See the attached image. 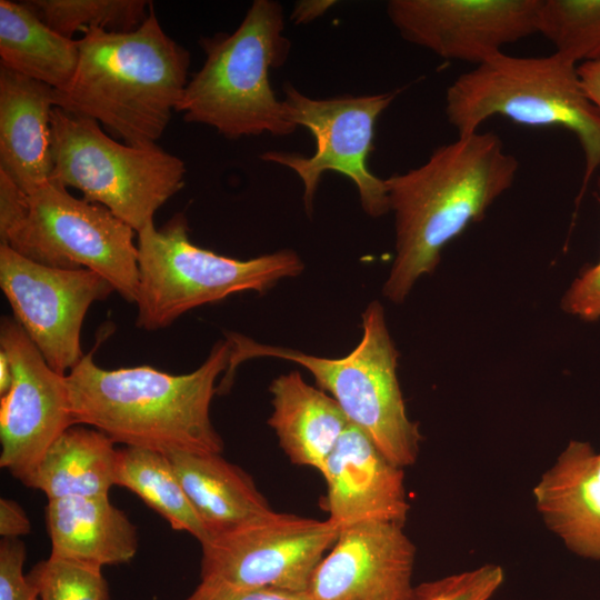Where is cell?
Wrapping results in <instances>:
<instances>
[{"label":"cell","mask_w":600,"mask_h":600,"mask_svg":"<svg viewBox=\"0 0 600 600\" xmlns=\"http://www.w3.org/2000/svg\"><path fill=\"white\" fill-rule=\"evenodd\" d=\"M336 1L332 0H312L300 1L294 6L292 19L294 23H308L326 13Z\"/></svg>","instance_id":"35"},{"label":"cell","mask_w":600,"mask_h":600,"mask_svg":"<svg viewBox=\"0 0 600 600\" xmlns=\"http://www.w3.org/2000/svg\"><path fill=\"white\" fill-rule=\"evenodd\" d=\"M27 204L23 219L0 244L44 266L94 271L134 303L138 248L130 226L53 180L27 194Z\"/></svg>","instance_id":"9"},{"label":"cell","mask_w":600,"mask_h":600,"mask_svg":"<svg viewBox=\"0 0 600 600\" xmlns=\"http://www.w3.org/2000/svg\"><path fill=\"white\" fill-rule=\"evenodd\" d=\"M103 432L83 424L67 429L23 483L48 498L109 496L117 486L119 450Z\"/></svg>","instance_id":"22"},{"label":"cell","mask_w":600,"mask_h":600,"mask_svg":"<svg viewBox=\"0 0 600 600\" xmlns=\"http://www.w3.org/2000/svg\"><path fill=\"white\" fill-rule=\"evenodd\" d=\"M167 456L209 537L272 510L253 479L221 454Z\"/></svg>","instance_id":"21"},{"label":"cell","mask_w":600,"mask_h":600,"mask_svg":"<svg viewBox=\"0 0 600 600\" xmlns=\"http://www.w3.org/2000/svg\"><path fill=\"white\" fill-rule=\"evenodd\" d=\"M561 308L586 321L600 319V261L571 283L561 300Z\"/></svg>","instance_id":"30"},{"label":"cell","mask_w":600,"mask_h":600,"mask_svg":"<svg viewBox=\"0 0 600 600\" xmlns=\"http://www.w3.org/2000/svg\"><path fill=\"white\" fill-rule=\"evenodd\" d=\"M329 520L339 529L379 521L404 526L409 502L403 469L391 463L371 439L350 423L321 472Z\"/></svg>","instance_id":"16"},{"label":"cell","mask_w":600,"mask_h":600,"mask_svg":"<svg viewBox=\"0 0 600 600\" xmlns=\"http://www.w3.org/2000/svg\"><path fill=\"white\" fill-rule=\"evenodd\" d=\"M27 206V194L0 170V242H3L23 219Z\"/></svg>","instance_id":"32"},{"label":"cell","mask_w":600,"mask_h":600,"mask_svg":"<svg viewBox=\"0 0 600 600\" xmlns=\"http://www.w3.org/2000/svg\"><path fill=\"white\" fill-rule=\"evenodd\" d=\"M339 532L329 519L270 510L202 542L200 580L306 592Z\"/></svg>","instance_id":"11"},{"label":"cell","mask_w":600,"mask_h":600,"mask_svg":"<svg viewBox=\"0 0 600 600\" xmlns=\"http://www.w3.org/2000/svg\"><path fill=\"white\" fill-rule=\"evenodd\" d=\"M40 600V599H39Z\"/></svg>","instance_id":"37"},{"label":"cell","mask_w":600,"mask_h":600,"mask_svg":"<svg viewBox=\"0 0 600 600\" xmlns=\"http://www.w3.org/2000/svg\"><path fill=\"white\" fill-rule=\"evenodd\" d=\"M54 89L0 64V170L29 194L52 172Z\"/></svg>","instance_id":"18"},{"label":"cell","mask_w":600,"mask_h":600,"mask_svg":"<svg viewBox=\"0 0 600 600\" xmlns=\"http://www.w3.org/2000/svg\"><path fill=\"white\" fill-rule=\"evenodd\" d=\"M31 522L22 509L14 500L0 499V534L2 538H20L29 534Z\"/></svg>","instance_id":"33"},{"label":"cell","mask_w":600,"mask_h":600,"mask_svg":"<svg viewBox=\"0 0 600 600\" xmlns=\"http://www.w3.org/2000/svg\"><path fill=\"white\" fill-rule=\"evenodd\" d=\"M137 248L136 324L148 331L167 328L189 310L234 293H263L304 268L289 249L240 260L198 247L189 238L183 213L159 229L153 222L146 226L138 232Z\"/></svg>","instance_id":"7"},{"label":"cell","mask_w":600,"mask_h":600,"mask_svg":"<svg viewBox=\"0 0 600 600\" xmlns=\"http://www.w3.org/2000/svg\"><path fill=\"white\" fill-rule=\"evenodd\" d=\"M0 57L1 66L62 90L77 70L78 40L52 30L24 2L1 0Z\"/></svg>","instance_id":"23"},{"label":"cell","mask_w":600,"mask_h":600,"mask_svg":"<svg viewBox=\"0 0 600 600\" xmlns=\"http://www.w3.org/2000/svg\"><path fill=\"white\" fill-rule=\"evenodd\" d=\"M26 546L20 538L0 542V600H39L37 588L23 574Z\"/></svg>","instance_id":"29"},{"label":"cell","mask_w":600,"mask_h":600,"mask_svg":"<svg viewBox=\"0 0 600 600\" xmlns=\"http://www.w3.org/2000/svg\"><path fill=\"white\" fill-rule=\"evenodd\" d=\"M51 557L102 568L127 563L138 551L137 527L109 496L48 500Z\"/></svg>","instance_id":"19"},{"label":"cell","mask_w":600,"mask_h":600,"mask_svg":"<svg viewBox=\"0 0 600 600\" xmlns=\"http://www.w3.org/2000/svg\"><path fill=\"white\" fill-rule=\"evenodd\" d=\"M284 104L290 121L310 131L316 151L310 157L294 152L267 151L260 158L291 169L303 184V203L312 212L321 177L336 171L356 186L363 211L379 218L390 211L384 179L368 167L373 149L374 127L380 114L392 103L399 90L361 96L313 99L284 84Z\"/></svg>","instance_id":"10"},{"label":"cell","mask_w":600,"mask_h":600,"mask_svg":"<svg viewBox=\"0 0 600 600\" xmlns=\"http://www.w3.org/2000/svg\"><path fill=\"white\" fill-rule=\"evenodd\" d=\"M283 31L282 6L254 0L233 32L201 38L206 60L188 81L177 112L184 121L212 127L228 139L293 133L297 126L269 79L290 53L291 42Z\"/></svg>","instance_id":"4"},{"label":"cell","mask_w":600,"mask_h":600,"mask_svg":"<svg viewBox=\"0 0 600 600\" xmlns=\"http://www.w3.org/2000/svg\"><path fill=\"white\" fill-rule=\"evenodd\" d=\"M52 30L72 39L92 28L116 32L137 29L152 2L146 0H31L24 2Z\"/></svg>","instance_id":"25"},{"label":"cell","mask_w":600,"mask_h":600,"mask_svg":"<svg viewBox=\"0 0 600 600\" xmlns=\"http://www.w3.org/2000/svg\"><path fill=\"white\" fill-rule=\"evenodd\" d=\"M361 326V340L341 358L318 357L229 334L231 356L219 391L230 389L237 367L246 360L271 357L298 363L391 463L402 469L411 466L418 459L422 437L418 423L407 413L397 376L399 352L379 301L364 309Z\"/></svg>","instance_id":"5"},{"label":"cell","mask_w":600,"mask_h":600,"mask_svg":"<svg viewBox=\"0 0 600 600\" xmlns=\"http://www.w3.org/2000/svg\"><path fill=\"white\" fill-rule=\"evenodd\" d=\"M532 493L549 530L577 554L600 559V452L570 441Z\"/></svg>","instance_id":"17"},{"label":"cell","mask_w":600,"mask_h":600,"mask_svg":"<svg viewBox=\"0 0 600 600\" xmlns=\"http://www.w3.org/2000/svg\"><path fill=\"white\" fill-rule=\"evenodd\" d=\"M503 580L502 568L488 563L413 586L407 600H490Z\"/></svg>","instance_id":"28"},{"label":"cell","mask_w":600,"mask_h":600,"mask_svg":"<svg viewBox=\"0 0 600 600\" xmlns=\"http://www.w3.org/2000/svg\"><path fill=\"white\" fill-rule=\"evenodd\" d=\"M78 47L71 82L54 89L56 107L94 119L126 144H156L189 81L190 53L164 32L153 3L137 29L92 28Z\"/></svg>","instance_id":"3"},{"label":"cell","mask_w":600,"mask_h":600,"mask_svg":"<svg viewBox=\"0 0 600 600\" xmlns=\"http://www.w3.org/2000/svg\"><path fill=\"white\" fill-rule=\"evenodd\" d=\"M0 347L12 370L11 386L0 398V467L24 483L76 422L66 376L50 368L14 318L1 319Z\"/></svg>","instance_id":"13"},{"label":"cell","mask_w":600,"mask_h":600,"mask_svg":"<svg viewBox=\"0 0 600 600\" xmlns=\"http://www.w3.org/2000/svg\"><path fill=\"white\" fill-rule=\"evenodd\" d=\"M183 600H309L306 592L246 588L222 581L200 580Z\"/></svg>","instance_id":"31"},{"label":"cell","mask_w":600,"mask_h":600,"mask_svg":"<svg viewBox=\"0 0 600 600\" xmlns=\"http://www.w3.org/2000/svg\"><path fill=\"white\" fill-rule=\"evenodd\" d=\"M269 391L272 412L268 424L281 449L292 463L321 473L351 422L330 394L308 384L299 371L279 376Z\"/></svg>","instance_id":"20"},{"label":"cell","mask_w":600,"mask_h":600,"mask_svg":"<svg viewBox=\"0 0 600 600\" xmlns=\"http://www.w3.org/2000/svg\"><path fill=\"white\" fill-rule=\"evenodd\" d=\"M414 559L403 526L368 521L344 527L306 593L309 600H407Z\"/></svg>","instance_id":"15"},{"label":"cell","mask_w":600,"mask_h":600,"mask_svg":"<svg viewBox=\"0 0 600 600\" xmlns=\"http://www.w3.org/2000/svg\"><path fill=\"white\" fill-rule=\"evenodd\" d=\"M577 72L586 96L600 111V61L580 63Z\"/></svg>","instance_id":"34"},{"label":"cell","mask_w":600,"mask_h":600,"mask_svg":"<svg viewBox=\"0 0 600 600\" xmlns=\"http://www.w3.org/2000/svg\"><path fill=\"white\" fill-rule=\"evenodd\" d=\"M0 287L14 320L63 376L84 356L80 336L89 308L114 291L94 271L44 266L7 244H0Z\"/></svg>","instance_id":"12"},{"label":"cell","mask_w":600,"mask_h":600,"mask_svg":"<svg viewBox=\"0 0 600 600\" xmlns=\"http://www.w3.org/2000/svg\"><path fill=\"white\" fill-rule=\"evenodd\" d=\"M49 180L74 188L139 232L184 186V162L157 144L133 147L109 137L94 119L54 107Z\"/></svg>","instance_id":"8"},{"label":"cell","mask_w":600,"mask_h":600,"mask_svg":"<svg viewBox=\"0 0 600 600\" xmlns=\"http://www.w3.org/2000/svg\"><path fill=\"white\" fill-rule=\"evenodd\" d=\"M517 158L492 132L458 136L422 164L384 179L394 216L396 254L383 296L401 303L438 267L443 248L514 182Z\"/></svg>","instance_id":"1"},{"label":"cell","mask_w":600,"mask_h":600,"mask_svg":"<svg viewBox=\"0 0 600 600\" xmlns=\"http://www.w3.org/2000/svg\"><path fill=\"white\" fill-rule=\"evenodd\" d=\"M117 486L136 493L172 529L190 533L200 544L209 538L167 454L136 447L120 449Z\"/></svg>","instance_id":"24"},{"label":"cell","mask_w":600,"mask_h":600,"mask_svg":"<svg viewBox=\"0 0 600 600\" xmlns=\"http://www.w3.org/2000/svg\"><path fill=\"white\" fill-rule=\"evenodd\" d=\"M537 32L576 64L600 61V0H541Z\"/></svg>","instance_id":"26"},{"label":"cell","mask_w":600,"mask_h":600,"mask_svg":"<svg viewBox=\"0 0 600 600\" xmlns=\"http://www.w3.org/2000/svg\"><path fill=\"white\" fill-rule=\"evenodd\" d=\"M230 356L227 337L194 371L171 374L150 366L103 369L90 351L66 376L74 422L126 447L164 454H221L223 441L210 406Z\"/></svg>","instance_id":"2"},{"label":"cell","mask_w":600,"mask_h":600,"mask_svg":"<svg viewBox=\"0 0 600 600\" xmlns=\"http://www.w3.org/2000/svg\"><path fill=\"white\" fill-rule=\"evenodd\" d=\"M27 576L40 600H110L100 567L49 556Z\"/></svg>","instance_id":"27"},{"label":"cell","mask_w":600,"mask_h":600,"mask_svg":"<svg viewBox=\"0 0 600 600\" xmlns=\"http://www.w3.org/2000/svg\"><path fill=\"white\" fill-rule=\"evenodd\" d=\"M541 0H391L400 36L448 59L481 64L507 44L537 33Z\"/></svg>","instance_id":"14"},{"label":"cell","mask_w":600,"mask_h":600,"mask_svg":"<svg viewBox=\"0 0 600 600\" xmlns=\"http://www.w3.org/2000/svg\"><path fill=\"white\" fill-rule=\"evenodd\" d=\"M12 382L11 364L7 354L0 350V393L3 396Z\"/></svg>","instance_id":"36"},{"label":"cell","mask_w":600,"mask_h":600,"mask_svg":"<svg viewBox=\"0 0 600 600\" xmlns=\"http://www.w3.org/2000/svg\"><path fill=\"white\" fill-rule=\"evenodd\" d=\"M444 110L458 136L479 131L493 116L571 131L584 156L581 194L600 167V111L586 96L577 64L556 52L543 57L498 53L452 81Z\"/></svg>","instance_id":"6"}]
</instances>
